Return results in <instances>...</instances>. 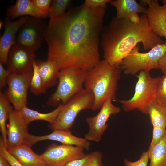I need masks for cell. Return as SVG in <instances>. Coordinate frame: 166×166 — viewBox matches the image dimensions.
<instances>
[{"label": "cell", "mask_w": 166, "mask_h": 166, "mask_svg": "<svg viewBox=\"0 0 166 166\" xmlns=\"http://www.w3.org/2000/svg\"><path fill=\"white\" fill-rule=\"evenodd\" d=\"M162 3H166V0H163L162 1Z\"/></svg>", "instance_id": "obj_41"}, {"label": "cell", "mask_w": 166, "mask_h": 166, "mask_svg": "<svg viewBox=\"0 0 166 166\" xmlns=\"http://www.w3.org/2000/svg\"><path fill=\"white\" fill-rule=\"evenodd\" d=\"M159 68L163 73L166 71V53L159 61Z\"/></svg>", "instance_id": "obj_37"}, {"label": "cell", "mask_w": 166, "mask_h": 166, "mask_svg": "<svg viewBox=\"0 0 166 166\" xmlns=\"http://www.w3.org/2000/svg\"><path fill=\"white\" fill-rule=\"evenodd\" d=\"M106 9L84 3L50 19L45 34L47 59L60 70L73 68L88 71L100 61L101 33Z\"/></svg>", "instance_id": "obj_1"}, {"label": "cell", "mask_w": 166, "mask_h": 166, "mask_svg": "<svg viewBox=\"0 0 166 166\" xmlns=\"http://www.w3.org/2000/svg\"><path fill=\"white\" fill-rule=\"evenodd\" d=\"M10 103L5 93L0 90V129L6 148L7 136L6 123L7 119H8L10 112L13 108Z\"/></svg>", "instance_id": "obj_22"}, {"label": "cell", "mask_w": 166, "mask_h": 166, "mask_svg": "<svg viewBox=\"0 0 166 166\" xmlns=\"http://www.w3.org/2000/svg\"><path fill=\"white\" fill-rule=\"evenodd\" d=\"M138 24L128 18L113 17L101 31V45L104 59L112 65L119 66L133 48L141 43L144 50L151 49L165 42L151 29L147 16L142 14Z\"/></svg>", "instance_id": "obj_2"}, {"label": "cell", "mask_w": 166, "mask_h": 166, "mask_svg": "<svg viewBox=\"0 0 166 166\" xmlns=\"http://www.w3.org/2000/svg\"><path fill=\"white\" fill-rule=\"evenodd\" d=\"M163 74L158 82L156 101L166 107V71Z\"/></svg>", "instance_id": "obj_27"}, {"label": "cell", "mask_w": 166, "mask_h": 166, "mask_svg": "<svg viewBox=\"0 0 166 166\" xmlns=\"http://www.w3.org/2000/svg\"><path fill=\"white\" fill-rule=\"evenodd\" d=\"M33 71L22 74L11 73L5 92L14 108L20 111L27 105V91L30 87Z\"/></svg>", "instance_id": "obj_10"}, {"label": "cell", "mask_w": 166, "mask_h": 166, "mask_svg": "<svg viewBox=\"0 0 166 166\" xmlns=\"http://www.w3.org/2000/svg\"><path fill=\"white\" fill-rule=\"evenodd\" d=\"M34 52L15 44L10 48L6 65L11 73L22 74L33 71Z\"/></svg>", "instance_id": "obj_12"}, {"label": "cell", "mask_w": 166, "mask_h": 166, "mask_svg": "<svg viewBox=\"0 0 166 166\" xmlns=\"http://www.w3.org/2000/svg\"><path fill=\"white\" fill-rule=\"evenodd\" d=\"M47 25L43 19L28 16L17 31L15 44L35 52L45 39Z\"/></svg>", "instance_id": "obj_8"}, {"label": "cell", "mask_w": 166, "mask_h": 166, "mask_svg": "<svg viewBox=\"0 0 166 166\" xmlns=\"http://www.w3.org/2000/svg\"><path fill=\"white\" fill-rule=\"evenodd\" d=\"M152 137L148 150L149 151L158 144L166 134V127H153Z\"/></svg>", "instance_id": "obj_29"}, {"label": "cell", "mask_w": 166, "mask_h": 166, "mask_svg": "<svg viewBox=\"0 0 166 166\" xmlns=\"http://www.w3.org/2000/svg\"><path fill=\"white\" fill-rule=\"evenodd\" d=\"M91 157V153L86 154L81 158L73 160L64 166H89Z\"/></svg>", "instance_id": "obj_31"}, {"label": "cell", "mask_w": 166, "mask_h": 166, "mask_svg": "<svg viewBox=\"0 0 166 166\" xmlns=\"http://www.w3.org/2000/svg\"><path fill=\"white\" fill-rule=\"evenodd\" d=\"M91 157L89 166H103L102 162V155L99 151L91 152Z\"/></svg>", "instance_id": "obj_35"}, {"label": "cell", "mask_w": 166, "mask_h": 166, "mask_svg": "<svg viewBox=\"0 0 166 166\" xmlns=\"http://www.w3.org/2000/svg\"><path fill=\"white\" fill-rule=\"evenodd\" d=\"M166 107L156 101L148 107V113L153 127H166Z\"/></svg>", "instance_id": "obj_24"}, {"label": "cell", "mask_w": 166, "mask_h": 166, "mask_svg": "<svg viewBox=\"0 0 166 166\" xmlns=\"http://www.w3.org/2000/svg\"><path fill=\"white\" fill-rule=\"evenodd\" d=\"M148 151L150 160L148 166H166V134L152 149Z\"/></svg>", "instance_id": "obj_23"}, {"label": "cell", "mask_w": 166, "mask_h": 166, "mask_svg": "<svg viewBox=\"0 0 166 166\" xmlns=\"http://www.w3.org/2000/svg\"><path fill=\"white\" fill-rule=\"evenodd\" d=\"M111 0H85L84 3L87 6L93 8H103L106 9L107 4Z\"/></svg>", "instance_id": "obj_33"}, {"label": "cell", "mask_w": 166, "mask_h": 166, "mask_svg": "<svg viewBox=\"0 0 166 166\" xmlns=\"http://www.w3.org/2000/svg\"><path fill=\"white\" fill-rule=\"evenodd\" d=\"M11 72L8 69H6L3 64L0 62V89L4 88L7 84V81Z\"/></svg>", "instance_id": "obj_34"}, {"label": "cell", "mask_w": 166, "mask_h": 166, "mask_svg": "<svg viewBox=\"0 0 166 166\" xmlns=\"http://www.w3.org/2000/svg\"><path fill=\"white\" fill-rule=\"evenodd\" d=\"M129 21L132 23L134 24H138L140 23L141 20L138 13L133 12L130 14L128 17Z\"/></svg>", "instance_id": "obj_36"}, {"label": "cell", "mask_w": 166, "mask_h": 166, "mask_svg": "<svg viewBox=\"0 0 166 166\" xmlns=\"http://www.w3.org/2000/svg\"><path fill=\"white\" fill-rule=\"evenodd\" d=\"M160 6L157 0H148L145 14L152 30L160 37L166 38V3Z\"/></svg>", "instance_id": "obj_16"}, {"label": "cell", "mask_w": 166, "mask_h": 166, "mask_svg": "<svg viewBox=\"0 0 166 166\" xmlns=\"http://www.w3.org/2000/svg\"></svg>", "instance_id": "obj_42"}, {"label": "cell", "mask_w": 166, "mask_h": 166, "mask_svg": "<svg viewBox=\"0 0 166 166\" xmlns=\"http://www.w3.org/2000/svg\"><path fill=\"white\" fill-rule=\"evenodd\" d=\"M110 4L116 10L117 18H128V15L133 12L145 14L147 8L141 6L135 0H111Z\"/></svg>", "instance_id": "obj_20"}, {"label": "cell", "mask_w": 166, "mask_h": 166, "mask_svg": "<svg viewBox=\"0 0 166 166\" xmlns=\"http://www.w3.org/2000/svg\"><path fill=\"white\" fill-rule=\"evenodd\" d=\"M149 157L148 150L143 152L138 160L135 161H131L125 159L124 163L125 166H148Z\"/></svg>", "instance_id": "obj_30"}, {"label": "cell", "mask_w": 166, "mask_h": 166, "mask_svg": "<svg viewBox=\"0 0 166 166\" xmlns=\"http://www.w3.org/2000/svg\"><path fill=\"white\" fill-rule=\"evenodd\" d=\"M50 140L60 142L62 144L78 146L89 150L90 146L89 141L85 138L77 137L70 131L55 130L51 133L42 136L29 134L25 144L30 147L39 141Z\"/></svg>", "instance_id": "obj_14"}, {"label": "cell", "mask_w": 166, "mask_h": 166, "mask_svg": "<svg viewBox=\"0 0 166 166\" xmlns=\"http://www.w3.org/2000/svg\"><path fill=\"white\" fill-rule=\"evenodd\" d=\"M0 155L7 160L10 166H23L8 152L2 136L0 138Z\"/></svg>", "instance_id": "obj_28"}, {"label": "cell", "mask_w": 166, "mask_h": 166, "mask_svg": "<svg viewBox=\"0 0 166 166\" xmlns=\"http://www.w3.org/2000/svg\"><path fill=\"white\" fill-rule=\"evenodd\" d=\"M30 88L31 93L35 95L46 93V89L39 75L35 60L33 64V73L30 81Z\"/></svg>", "instance_id": "obj_25"}, {"label": "cell", "mask_w": 166, "mask_h": 166, "mask_svg": "<svg viewBox=\"0 0 166 166\" xmlns=\"http://www.w3.org/2000/svg\"><path fill=\"white\" fill-rule=\"evenodd\" d=\"M148 0H141L140 1L139 4L142 6L144 7L148 6Z\"/></svg>", "instance_id": "obj_39"}, {"label": "cell", "mask_w": 166, "mask_h": 166, "mask_svg": "<svg viewBox=\"0 0 166 166\" xmlns=\"http://www.w3.org/2000/svg\"><path fill=\"white\" fill-rule=\"evenodd\" d=\"M86 71L73 68L60 70L57 89L49 98L46 104L53 107L60 104H64L82 91L85 89L84 86Z\"/></svg>", "instance_id": "obj_5"}, {"label": "cell", "mask_w": 166, "mask_h": 166, "mask_svg": "<svg viewBox=\"0 0 166 166\" xmlns=\"http://www.w3.org/2000/svg\"><path fill=\"white\" fill-rule=\"evenodd\" d=\"M150 71H141L136 76L134 94L128 100L118 101L124 111H132L137 109L142 113L148 115V107L156 101V91L160 77H152Z\"/></svg>", "instance_id": "obj_4"}, {"label": "cell", "mask_w": 166, "mask_h": 166, "mask_svg": "<svg viewBox=\"0 0 166 166\" xmlns=\"http://www.w3.org/2000/svg\"><path fill=\"white\" fill-rule=\"evenodd\" d=\"M92 92L85 89L69 101L62 104L61 109L53 122L48 126L51 130L70 131L78 113L81 111L92 109L94 103Z\"/></svg>", "instance_id": "obj_7"}, {"label": "cell", "mask_w": 166, "mask_h": 166, "mask_svg": "<svg viewBox=\"0 0 166 166\" xmlns=\"http://www.w3.org/2000/svg\"><path fill=\"white\" fill-rule=\"evenodd\" d=\"M35 62L45 89L54 86L58 81L60 70L56 63L48 59L45 61L35 60Z\"/></svg>", "instance_id": "obj_19"}, {"label": "cell", "mask_w": 166, "mask_h": 166, "mask_svg": "<svg viewBox=\"0 0 166 166\" xmlns=\"http://www.w3.org/2000/svg\"><path fill=\"white\" fill-rule=\"evenodd\" d=\"M84 149L78 146L53 143L40 155L46 166H64L73 160L84 156L86 155Z\"/></svg>", "instance_id": "obj_11"}, {"label": "cell", "mask_w": 166, "mask_h": 166, "mask_svg": "<svg viewBox=\"0 0 166 166\" xmlns=\"http://www.w3.org/2000/svg\"><path fill=\"white\" fill-rule=\"evenodd\" d=\"M30 147L23 144L7 149L23 166H46L40 155L34 152Z\"/></svg>", "instance_id": "obj_18"}, {"label": "cell", "mask_w": 166, "mask_h": 166, "mask_svg": "<svg viewBox=\"0 0 166 166\" xmlns=\"http://www.w3.org/2000/svg\"><path fill=\"white\" fill-rule=\"evenodd\" d=\"M0 166H10L7 160L0 155Z\"/></svg>", "instance_id": "obj_38"}, {"label": "cell", "mask_w": 166, "mask_h": 166, "mask_svg": "<svg viewBox=\"0 0 166 166\" xmlns=\"http://www.w3.org/2000/svg\"><path fill=\"white\" fill-rule=\"evenodd\" d=\"M6 16V18L12 21L20 16H30L43 19L49 15L38 9L31 0H17L14 4L7 8Z\"/></svg>", "instance_id": "obj_17"}, {"label": "cell", "mask_w": 166, "mask_h": 166, "mask_svg": "<svg viewBox=\"0 0 166 166\" xmlns=\"http://www.w3.org/2000/svg\"><path fill=\"white\" fill-rule=\"evenodd\" d=\"M28 17H21L15 21L5 18L3 24L4 31L0 39V62L2 64L6 65L9 51L12 46L15 44L17 31Z\"/></svg>", "instance_id": "obj_15"}, {"label": "cell", "mask_w": 166, "mask_h": 166, "mask_svg": "<svg viewBox=\"0 0 166 166\" xmlns=\"http://www.w3.org/2000/svg\"><path fill=\"white\" fill-rule=\"evenodd\" d=\"M4 24V22L2 21H0V29L2 28V25Z\"/></svg>", "instance_id": "obj_40"}, {"label": "cell", "mask_w": 166, "mask_h": 166, "mask_svg": "<svg viewBox=\"0 0 166 166\" xmlns=\"http://www.w3.org/2000/svg\"><path fill=\"white\" fill-rule=\"evenodd\" d=\"M121 70L119 66L112 65L104 59L87 71L84 86L93 95L92 110L100 109L109 99L112 101H116V93Z\"/></svg>", "instance_id": "obj_3"}, {"label": "cell", "mask_w": 166, "mask_h": 166, "mask_svg": "<svg viewBox=\"0 0 166 166\" xmlns=\"http://www.w3.org/2000/svg\"><path fill=\"white\" fill-rule=\"evenodd\" d=\"M110 99L104 103L99 113L95 116L87 117L86 121L89 129L84 136L89 141L99 142L108 127L107 122L112 115H115L120 111L119 107L114 105Z\"/></svg>", "instance_id": "obj_9"}, {"label": "cell", "mask_w": 166, "mask_h": 166, "mask_svg": "<svg viewBox=\"0 0 166 166\" xmlns=\"http://www.w3.org/2000/svg\"><path fill=\"white\" fill-rule=\"evenodd\" d=\"M62 104H60L53 111L47 113H42L30 109L26 106H24L20 111L26 122L29 124L35 120H43L52 123L56 119L61 110Z\"/></svg>", "instance_id": "obj_21"}, {"label": "cell", "mask_w": 166, "mask_h": 166, "mask_svg": "<svg viewBox=\"0 0 166 166\" xmlns=\"http://www.w3.org/2000/svg\"><path fill=\"white\" fill-rule=\"evenodd\" d=\"M137 45L122 60L119 66L124 74L134 75L141 71L159 69V61L166 53V42L155 46L148 52H139Z\"/></svg>", "instance_id": "obj_6"}, {"label": "cell", "mask_w": 166, "mask_h": 166, "mask_svg": "<svg viewBox=\"0 0 166 166\" xmlns=\"http://www.w3.org/2000/svg\"><path fill=\"white\" fill-rule=\"evenodd\" d=\"M72 2L71 0H52L48 13L50 19L57 18L65 14Z\"/></svg>", "instance_id": "obj_26"}, {"label": "cell", "mask_w": 166, "mask_h": 166, "mask_svg": "<svg viewBox=\"0 0 166 166\" xmlns=\"http://www.w3.org/2000/svg\"><path fill=\"white\" fill-rule=\"evenodd\" d=\"M31 1L34 5L40 10L48 14L52 0H32Z\"/></svg>", "instance_id": "obj_32"}, {"label": "cell", "mask_w": 166, "mask_h": 166, "mask_svg": "<svg viewBox=\"0 0 166 166\" xmlns=\"http://www.w3.org/2000/svg\"><path fill=\"white\" fill-rule=\"evenodd\" d=\"M7 130V148L24 144L29 134L28 124L20 111L13 108L10 111Z\"/></svg>", "instance_id": "obj_13"}]
</instances>
